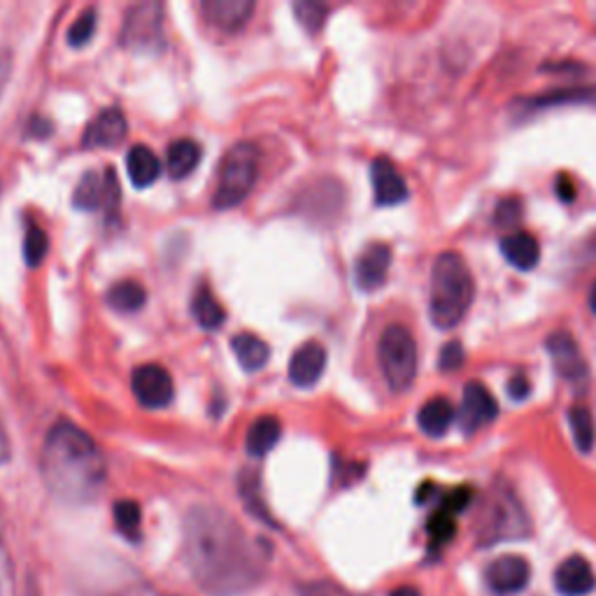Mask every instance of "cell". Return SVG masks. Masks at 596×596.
Listing matches in <instances>:
<instances>
[{
  "instance_id": "2e32d148",
  "label": "cell",
  "mask_w": 596,
  "mask_h": 596,
  "mask_svg": "<svg viewBox=\"0 0 596 596\" xmlns=\"http://www.w3.org/2000/svg\"><path fill=\"white\" fill-rule=\"evenodd\" d=\"M555 587L562 596H587L596 589V575L585 557L573 555L555 569Z\"/></svg>"
},
{
  "instance_id": "8fae6325",
  "label": "cell",
  "mask_w": 596,
  "mask_h": 596,
  "mask_svg": "<svg viewBox=\"0 0 596 596\" xmlns=\"http://www.w3.org/2000/svg\"><path fill=\"white\" fill-rule=\"evenodd\" d=\"M529 577H532L529 562L520 555H503L494 559L485 573L487 587L499 596H511L522 592L529 585Z\"/></svg>"
},
{
  "instance_id": "f546056e",
  "label": "cell",
  "mask_w": 596,
  "mask_h": 596,
  "mask_svg": "<svg viewBox=\"0 0 596 596\" xmlns=\"http://www.w3.org/2000/svg\"><path fill=\"white\" fill-rule=\"evenodd\" d=\"M47 250H49V242H47L45 231L40 229V226L28 224L26 236H24V261H26V266L38 269L43 264Z\"/></svg>"
},
{
  "instance_id": "f1b7e54d",
  "label": "cell",
  "mask_w": 596,
  "mask_h": 596,
  "mask_svg": "<svg viewBox=\"0 0 596 596\" xmlns=\"http://www.w3.org/2000/svg\"><path fill=\"white\" fill-rule=\"evenodd\" d=\"M115 522L117 529L124 534L129 540L140 538V524H143V513H140V505L131 499L117 501L115 503Z\"/></svg>"
},
{
  "instance_id": "9a60e30c",
  "label": "cell",
  "mask_w": 596,
  "mask_h": 596,
  "mask_svg": "<svg viewBox=\"0 0 596 596\" xmlns=\"http://www.w3.org/2000/svg\"><path fill=\"white\" fill-rule=\"evenodd\" d=\"M371 182H373L376 205L390 207V205L408 201V184L388 156H378V159L371 164Z\"/></svg>"
},
{
  "instance_id": "603a6c76",
  "label": "cell",
  "mask_w": 596,
  "mask_h": 596,
  "mask_svg": "<svg viewBox=\"0 0 596 596\" xmlns=\"http://www.w3.org/2000/svg\"><path fill=\"white\" fill-rule=\"evenodd\" d=\"M279 436H283V425H279V419L275 415H264L259 417L257 422H252L250 431H248V452L252 457H266V454L277 445Z\"/></svg>"
},
{
  "instance_id": "44dd1931",
  "label": "cell",
  "mask_w": 596,
  "mask_h": 596,
  "mask_svg": "<svg viewBox=\"0 0 596 596\" xmlns=\"http://www.w3.org/2000/svg\"><path fill=\"white\" fill-rule=\"evenodd\" d=\"M127 168H129V178L138 189H145L156 182L162 172L159 156H156L147 145H135L131 147L127 156Z\"/></svg>"
},
{
  "instance_id": "5bb4252c",
  "label": "cell",
  "mask_w": 596,
  "mask_h": 596,
  "mask_svg": "<svg viewBox=\"0 0 596 596\" xmlns=\"http://www.w3.org/2000/svg\"><path fill=\"white\" fill-rule=\"evenodd\" d=\"M127 129L129 124H127L124 112H121L119 108H105L90 121V127L84 129L82 145L90 150L115 147L127 138Z\"/></svg>"
},
{
  "instance_id": "8992f818",
  "label": "cell",
  "mask_w": 596,
  "mask_h": 596,
  "mask_svg": "<svg viewBox=\"0 0 596 596\" xmlns=\"http://www.w3.org/2000/svg\"><path fill=\"white\" fill-rule=\"evenodd\" d=\"M529 534V517L517 497L503 487H497L482 513V540L499 543Z\"/></svg>"
},
{
  "instance_id": "836d02e7",
  "label": "cell",
  "mask_w": 596,
  "mask_h": 596,
  "mask_svg": "<svg viewBox=\"0 0 596 596\" xmlns=\"http://www.w3.org/2000/svg\"><path fill=\"white\" fill-rule=\"evenodd\" d=\"M522 217V203L517 199H505L497 207V222L501 226H513Z\"/></svg>"
},
{
  "instance_id": "d6986e66",
  "label": "cell",
  "mask_w": 596,
  "mask_h": 596,
  "mask_svg": "<svg viewBox=\"0 0 596 596\" xmlns=\"http://www.w3.org/2000/svg\"><path fill=\"white\" fill-rule=\"evenodd\" d=\"M501 254L513 269L534 271L540 261V245L532 234L517 231L501 240Z\"/></svg>"
},
{
  "instance_id": "484cf974",
  "label": "cell",
  "mask_w": 596,
  "mask_h": 596,
  "mask_svg": "<svg viewBox=\"0 0 596 596\" xmlns=\"http://www.w3.org/2000/svg\"><path fill=\"white\" fill-rule=\"evenodd\" d=\"M105 301L117 312H138L147 301V291L145 287L135 283V279H124V283H117L110 287Z\"/></svg>"
},
{
  "instance_id": "ab89813d",
  "label": "cell",
  "mask_w": 596,
  "mask_h": 596,
  "mask_svg": "<svg viewBox=\"0 0 596 596\" xmlns=\"http://www.w3.org/2000/svg\"><path fill=\"white\" fill-rule=\"evenodd\" d=\"M557 196L562 201H567V203H571L573 196H575V191L571 189V182H569L567 175H562V178L557 180Z\"/></svg>"
},
{
  "instance_id": "1f68e13d",
  "label": "cell",
  "mask_w": 596,
  "mask_h": 596,
  "mask_svg": "<svg viewBox=\"0 0 596 596\" xmlns=\"http://www.w3.org/2000/svg\"><path fill=\"white\" fill-rule=\"evenodd\" d=\"M96 33V10L86 8L78 20L68 28V45L70 47H84L94 38Z\"/></svg>"
},
{
  "instance_id": "e575fe53",
  "label": "cell",
  "mask_w": 596,
  "mask_h": 596,
  "mask_svg": "<svg viewBox=\"0 0 596 596\" xmlns=\"http://www.w3.org/2000/svg\"><path fill=\"white\" fill-rule=\"evenodd\" d=\"M532 394V382L527 376H513L511 380H508V396H511L513 401H527Z\"/></svg>"
},
{
  "instance_id": "ba28073f",
  "label": "cell",
  "mask_w": 596,
  "mask_h": 596,
  "mask_svg": "<svg viewBox=\"0 0 596 596\" xmlns=\"http://www.w3.org/2000/svg\"><path fill=\"white\" fill-rule=\"evenodd\" d=\"M131 388L140 406L159 410L166 408L175 396L172 378L159 363H145L138 366L131 378Z\"/></svg>"
},
{
  "instance_id": "74e56055",
  "label": "cell",
  "mask_w": 596,
  "mask_h": 596,
  "mask_svg": "<svg viewBox=\"0 0 596 596\" xmlns=\"http://www.w3.org/2000/svg\"><path fill=\"white\" fill-rule=\"evenodd\" d=\"M303 594L306 596H347L345 592H341L338 587H333L329 583H310V585H306Z\"/></svg>"
},
{
  "instance_id": "5b68a950",
  "label": "cell",
  "mask_w": 596,
  "mask_h": 596,
  "mask_svg": "<svg viewBox=\"0 0 596 596\" xmlns=\"http://www.w3.org/2000/svg\"><path fill=\"white\" fill-rule=\"evenodd\" d=\"M378 357L390 390L396 394L406 392L417 376V343L413 333L401 324L384 329L378 345Z\"/></svg>"
},
{
  "instance_id": "d590c367",
  "label": "cell",
  "mask_w": 596,
  "mask_h": 596,
  "mask_svg": "<svg viewBox=\"0 0 596 596\" xmlns=\"http://www.w3.org/2000/svg\"><path fill=\"white\" fill-rule=\"evenodd\" d=\"M12 589V564L3 543H0V596H10Z\"/></svg>"
},
{
  "instance_id": "277c9868",
  "label": "cell",
  "mask_w": 596,
  "mask_h": 596,
  "mask_svg": "<svg viewBox=\"0 0 596 596\" xmlns=\"http://www.w3.org/2000/svg\"><path fill=\"white\" fill-rule=\"evenodd\" d=\"M259 178V150L252 143H238L224 154L217 175L213 205L231 210L250 196Z\"/></svg>"
},
{
  "instance_id": "6da1fadb",
  "label": "cell",
  "mask_w": 596,
  "mask_h": 596,
  "mask_svg": "<svg viewBox=\"0 0 596 596\" xmlns=\"http://www.w3.org/2000/svg\"><path fill=\"white\" fill-rule=\"evenodd\" d=\"M184 562L213 596H242L266 577V562L240 524L215 505H194L184 517Z\"/></svg>"
},
{
  "instance_id": "52a82bcc",
  "label": "cell",
  "mask_w": 596,
  "mask_h": 596,
  "mask_svg": "<svg viewBox=\"0 0 596 596\" xmlns=\"http://www.w3.org/2000/svg\"><path fill=\"white\" fill-rule=\"evenodd\" d=\"M121 45L133 51H159L164 47V5L138 3L127 12L121 26Z\"/></svg>"
},
{
  "instance_id": "d6a6232c",
  "label": "cell",
  "mask_w": 596,
  "mask_h": 596,
  "mask_svg": "<svg viewBox=\"0 0 596 596\" xmlns=\"http://www.w3.org/2000/svg\"><path fill=\"white\" fill-rule=\"evenodd\" d=\"M466 361V353L460 341H450L441 347V355H438V368H441L443 373H454L460 371Z\"/></svg>"
},
{
  "instance_id": "7c38bea8",
  "label": "cell",
  "mask_w": 596,
  "mask_h": 596,
  "mask_svg": "<svg viewBox=\"0 0 596 596\" xmlns=\"http://www.w3.org/2000/svg\"><path fill=\"white\" fill-rule=\"evenodd\" d=\"M548 353H550L555 371L564 380H569L573 384H581L587 380V376H589L587 361L581 353V347H577V343L573 341L571 333H567V331L552 333V336L548 338Z\"/></svg>"
},
{
  "instance_id": "d4e9b609",
  "label": "cell",
  "mask_w": 596,
  "mask_h": 596,
  "mask_svg": "<svg viewBox=\"0 0 596 596\" xmlns=\"http://www.w3.org/2000/svg\"><path fill=\"white\" fill-rule=\"evenodd\" d=\"M191 314H194V320L205 329V331H215L224 324L226 320V310L222 308V303L215 298V294L210 291L205 285H201L191 298Z\"/></svg>"
},
{
  "instance_id": "ee69618b",
  "label": "cell",
  "mask_w": 596,
  "mask_h": 596,
  "mask_svg": "<svg viewBox=\"0 0 596 596\" xmlns=\"http://www.w3.org/2000/svg\"><path fill=\"white\" fill-rule=\"evenodd\" d=\"M26 596H43L40 589H38V585H35L33 581H31V585H28V589H26Z\"/></svg>"
},
{
  "instance_id": "8d00e7d4",
  "label": "cell",
  "mask_w": 596,
  "mask_h": 596,
  "mask_svg": "<svg viewBox=\"0 0 596 596\" xmlns=\"http://www.w3.org/2000/svg\"><path fill=\"white\" fill-rule=\"evenodd\" d=\"M10 73H12V55L5 47H0V96H3L5 86L10 82Z\"/></svg>"
},
{
  "instance_id": "3957f363",
  "label": "cell",
  "mask_w": 596,
  "mask_h": 596,
  "mask_svg": "<svg viewBox=\"0 0 596 596\" xmlns=\"http://www.w3.org/2000/svg\"><path fill=\"white\" fill-rule=\"evenodd\" d=\"M476 298V279L460 252H443L433 261L429 318L433 326L450 331L460 326Z\"/></svg>"
},
{
  "instance_id": "9c48e42d",
  "label": "cell",
  "mask_w": 596,
  "mask_h": 596,
  "mask_svg": "<svg viewBox=\"0 0 596 596\" xmlns=\"http://www.w3.org/2000/svg\"><path fill=\"white\" fill-rule=\"evenodd\" d=\"M73 205L86 213H96V210H115L119 205V184L112 170L105 172H84L82 180L75 187Z\"/></svg>"
},
{
  "instance_id": "60d3db41",
  "label": "cell",
  "mask_w": 596,
  "mask_h": 596,
  "mask_svg": "<svg viewBox=\"0 0 596 596\" xmlns=\"http://www.w3.org/2000/svg\"><path fill=\"white\" fill-rule=\"evenodd\" d=\"M390 596H422V594H419V589H415V587H398Z\"/></svg>"
},
{
  "instance_id": "ffe728a7",
  "label": "cell",
  "mask_w": 596,
  "mask_h": 596,
  "mask_svg": "<svg viewBox=\"0 0 596 596\" xmlns=\"http://www.w3.org/2000/svg\"><path fill=\"white\" fill-rule=\"evenodd\" d=\"M452 419H454V408H452V403L443 396L429 398L417 413V425L429 438L445 436L452 425Z\"/></svg>"
},
{
  "instance_id": "4316f807",
  "label": "cell",
  "mask_w": 596,
  "mask_h": 596,
  "mask_svg": "<svg viewBox=\"0 0 596 596\" xmlns=\"http://www.w3.org/2000/svg\"><path fill=\"white\" fill-rule=\"evenodd\" d=\"M596 105V90L594 86H577V90H562V92H550L546 96L532 98L527 105L532 108H557V105Z\"/></svg>"
},
{
  "instance_id": "7402d4cb",
  "label": "cell",
  "mask_w": 596,
  "mask_h": 596,
  "mask_svg": "<svg viewBox=\"0 0 596 596\" xmlns=\"http://www.w3.org/2000/svg\"><path fill=\"white\" fill-rule=\"evenodd\" d=\"M231 349H234L238 363L248 373L261 371L271 357L269 345L259 336H254V333H238V336H234V341H231Z\"/></svg>"
},
{
  "instance_id": "4dcf8cb0",
  "label": "cell",
  "mask_w": 596,
  "mask_h": 596,
  "mask_svg": "<svg viewBox=\"0 0 596 596\" xmlns=\"http://www.w3.org/2000/svg\"><path fill=\"white\" fill-rule=\"evenodd\" d=\"M326 12L329 8L324 3H318V0H301V3H294V14L298 24L310 33H318L322 28Z\"/></svg>"
},
{
  "instance_id": "f35d334b",
  "label": "cell",
  "mask_w": 596,
  "mask_h": 596,
  "mask_svg": "<svg viewBox=\"0 0 596 596\" xmlns=\"http://www.w3.org/2000/svg\"><path fill=\"white\" fill-rule=\"evenodd\" d=\"M12 457V448H10V438H8V431H5V425L3 419H0V466L8 464Z\"/></svg>"
},
{
  "instance_id": "7a4b0ae2",
  "label": "cell",
  "mask_w": 596,
  "mask_h": 596,
  "mask_svg": "<svg viewBox=\"0 0 596 596\" xmlns=\"http://www.w3.org/2000/svg\"><path fill=\"white\" fill-rule=\"evenodd\" d=\"M40 466L51 497L70 505L96 501L108 480L103 452L94 438L73 422H57L49 429Z\"/></svg>"
},
{
  "instance_id": "7bdbcfd3",
  "label": "cell",
  "mask_w": 596,
  "mask_h": 596,
  "mask_svg": "<svg viewBox=\"0 0 596 596\" xmlns=\"http://www.w3.org/2000/svg\"><path fill=\"white\" fill-rule=\"evenodd\" d=\"M589 308H592V312L596 314V283H594L592 289H589Z\"/></svg>"
},
{
  "instance_id": "b9f144b4",
  "label": "cell",
  "mask_w": 596,
  "mask_h": 596,
  "mask_svg": "<svg viewBox=\"0 0 596 596\" xmlns=\"http://www.w3.org/2000/svg\"><path fill=\"white\" fill-rule=\"evenodd\" d=\"M587 257L589 259H596V234L589 238V242H587Z\"/></svg>"
},
{
  "instance_id": "ac0fdd59",
  "label": "cell",
  "mask_w": 596,
  "mask_h": 596,
  "mask_svg": "<svg viewBox=\"0 0 596 596\" xmlns=\"http://www.w3.org/2000/svg\"><path fill=\"white\" fill-rule=\"evenodd\" d=\"M205 20L224 33L240 31L254 14L252 0H205L201 5Z\"/></svg>"
},
{
  "instance_id": "e0dca14e",
  "label": "cell",
  "mask_w": 596,
  "mask_h": 596,
  "mask_svg": "<svg viewBox=\"0 0 596 596\" xmlns=\"http://www.w3.org/2000/svg\"><path fill=\"white\" fill-rule=\"evenodd\" d=\"M326 368V349L318 341H308L294 353L289 361V380L296 388H312Z\"/></svg>"
},
{
  "instance_id": "4fadbf2b",
  "label": "cell",
  "mask_w": 596,
  "mask_h": 596,
  "mask_svg": "<svg viewBox=\"0 0 596 596\" xmlns=\"http://www.w3.org/2000/svg\"><path fill=\"white\" fill-rule=\"evenodd\" d=\"M392 266L390 245L373 242L359 254L355 264V279L361 291H376L388 283V273Z\"/></svg>"
},
{
  "instance_id": "cb8c5ba5",
  "label": "cell",
  "mask_w": 596,
  "mask_h": 596,
  "mask_svg": "<svg viewBox=\"0 0 596 596\" xmlns=\"http://www.w3.org/2000/svg\"><path fill=\"white\" fill-rule=\"evenodd\" d=\"M201 162V145L194 143V140L189 138H182V140H175V143L168 147V170L172 178H187V175H191L196 170Z\"/></svg>"
},
{
  "instance_id": "83f0119b",
  "label": "cell",
  "mask_w": 596,
  "mask_h": 596,
  "mask_svg": "<svg viewBox=\"0 0 596 596\" xmlns=\"http://www.w3.org/2000/svg\"><path fill=\"white\" fill-rule=\"evenodd\" d=\"M569 425H571V433H573V443L581 452H589L594 448V438H596V429H594V417L585 406H575L569 413Z\"/></svg>"
},
{
  "instance_id": "30bf717a",
  "label": "cell",
  "mask_w": 596,
  "mask_h": 596,
  "mask_svg": "<svg viewBox=\"0 0 596 596\" xmlns=\"http://www.w3.org/2000/svg\"><path fill=\"white\" fill-rule=\"evenodd\" d=\"M499 415V403L492 396L485 384L480 382H468L464 388V398L460 408V427L464 433H476L489 422H494Z\"/></svg>"
}]
</instances>
